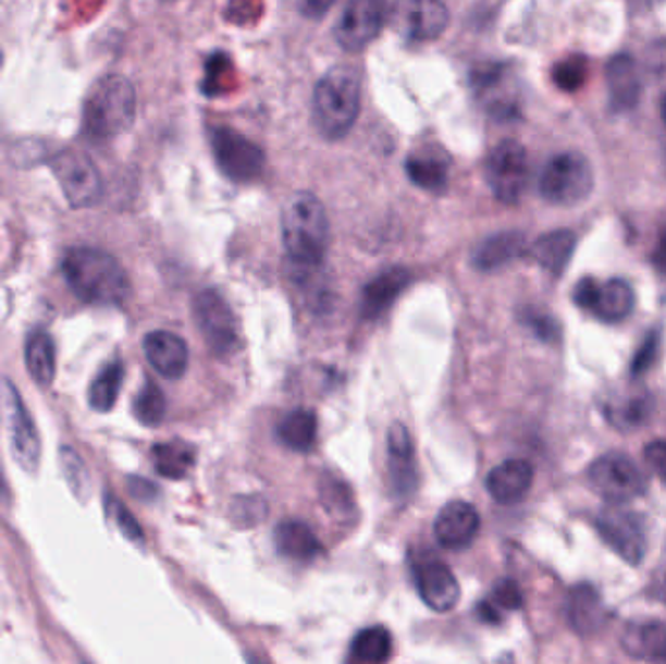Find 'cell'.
<instances>
[{
	"label": "cell",
	"mask_w": 666,
	"mask_h": 664,
	"mask_svg": "<svg viewBox=\"0 0 666 664\" xmlns=\"http://www.w3.org/2000/svg\"><path fill=\"white\" fill-rule=\"evenodd\" d=\"M131 493L135 497L150 499L157 495V488L150 483V481L143 480V478H131L130 480Z\"/></svg>",
	"instance_id": "cell-45"
},
{
	"label": "cell",
	"mask_w": 666,
	"mask_h": 664,
	"mask_svg": "<svg viewBox=\"0 0 666 664\" xmlns=\"http://www.w3.org/2000/svg\"><path fill=\"white\" fill-rule=\"evenodd\" d=\"M273 540L279 554L293 562H312L322 554V544L314 530L300 520H283L275 528Z\"/></svg>",
	"instance_id": "cell-25"
},
{
	"label": "cell",
	"mask_w": 666,
	"mask_h": 664,
	"mask_svg": "<svg viewBox=\"0 0 666 664\" xmlns=\"http://www.w3.org/2000/svg\"><path fill=\"white\" fill-rule=\"evenodd\" d=\"M143 349L150 367L157 370L160 377L170 380L184 377L189 365V349L176 333L164 330L150 332L143 342Z\"/></svg>",
	"instance_id": "cell-17"
},
{
	"label": "cell",
	"mask_w": 666,
	"mask_h": 664,
	"mask_svg": "<svg viewBox=\"0 0 666 664\" xmlns=\"http://www.w3.org/2000/svg\"><path fill=\"white\" fill-rule=\"evenodd\" d=\"M133 416L147 427H157L166 416V397L152 380H147L140 388L139 394L135 396Z\"/></svg>",
	"instance_id": "cell-34"
},
{
	"label": "cell",
	"mask_w": 666,
	"mask_h": 664,
	"mask_svg": "<svg viewBox=\"0 0 666 664\" xmlns=\"http://www.w3.org/2000/svg\"><path fill=\"white\" fill-rule=\"evenodd\" d=\"M596 293H599V283H596L594 279H581V281L577 283V286H575V305L579 306V308H583V310H589V312H591L592 303H594V298H596Z\"/></svg>",
	"instance_id": "cell-43"
},
{
	"label": "cell",
	"mask_w": 666,
	"mask_h": 664,
	"mask_svg": "<svg viewBox=\"0 0 666 664\" xmlns=\"http://www.w3.org/2000/svg\"><path fill=\"white\" fill-rule=\"evenodd\" d=\"M490 602L503 610H518L522 606V592L513 579H501L493 589Z\"/></svg>",
	"instance_id": "cell-38"
},
{
	"label": "cell",
	"mask_w": 666,
	"mask_h": 664,
	"mask_svg": "<svg viewBox=\"0 0 666 664\" xmlns=\"http://www.w3.org/2000/svg\"><path fill=\"white\" fill-rule=\"evenodd\" d=\"M636 308V293L624 279H610L599 285V293L592 303L591 312L601 322L620 323Z\"/></svg>",
	"instance_id": "cell-27"
},
{
	"label": "cell",
	"mask_w": 666,
	"mask_h": 664,
	"mask_svg": "<svg viewBox=\"0 0 666 664\" xmlns=\"http://www.w3.org/2000/svg\"><path fill=\"white\" fill-rule=\"evenodd\" d=\"M594 187V172L587 158L577 152L555 155L542 168L538 180L540 195L547 204L575 207L589 199Z\"/></svg>",
	"instance_id": "cell-5"
},
{
	"label": "cell",
	"mask_w": 666,
	"mask_h": 664,
	"mask_svg": "<svg viewBox=\"0 0 666 664\" xmlns=\"http://www.w3.org/2000/svg\"><path fill=\"white\" fill-rule=\"evenodd\" d=\"M651 592H653L655 599L666 604V548L665 552H663V557H661V562H658L657 571L653 575Z\"/></svg>",
	"instance_id": "cell-44"
},
{
	"label": "cell",
	"mask_w": 666,
	"mask_h": 664,
	"mask_svg": "<svg viewBox=\"0 0 666 664\" xmlns=\"http://www.w3.org/2000/svg\"><path fill=\"white\" fill-rule=\"evenodd\" d=\"M384 12L379 2L359 0L351 2L343 10L335 24V39L347 51H361L374 41L382 29Z\"/></svg>",
	"instance_id": "cell-13"
},
{
	"label": "cell",
	"mask_w": 666,
	"mask_h": 664,
	"mask_svg": "<svg viewBox=\"0 0 666 664\" xmlns=\"http://www.w3.org/2000/svg\"><path fill=\"white\" fill-rule=\"evenodd\" d=\"M0 396H2V406L7 414L12 456L18 462L22 470L34 474L41 460V441H39L36 423L22 402L18 388L14 386L9 379L0 382Z\"/></svg>",
	"instance_id": "cell-8"
},
{
	"label": "cell",
	"mask_w": 666,
	"mask_h": 664,
	"mask_svg": "<svg viewBox=\"0 0 666 664\" xmlns=\"http://www.w3.org/2000/svg\"><path fill=\"white\" fill-rule=\"evenodd\" d=\"M589 76V61L583 56H571L559 61L552 71V78L565 93H577Z\"/></svg>",
	"instance_id": "cell-35"
},
{
	"label": "cell",
	"mask_w": 666,
	"mask_h": 664,
	"mask_svg": "<svg viewBox=\"0 0 666 664\" xmlns=\"http://www.w3.org/2000/svg\"><path fill=\"white\" fill-rule=\"evenodd\" d=\"M155 470L168 480H184L195 464V448L182 441L160 443L152 448Z\"/></svg>",
	"instance_id": "cell-31"
},
{
	"label": "cell",
	"mask_w": 666,
	"mask_h": 664,
	"mask_svg": "<svg viewBox=\"0 0 666 664\" xmlns=\"http://www.w3.org/2000/svg\"><path fill=\"white\" fill-rule=\"evenodd\" d=\"M589 480L599 495L610 505H624L633 499L641 497L648 490L645 476L641 474L636 462L621 453H608L592 462L589 468Z\"/></svg>",
	"instance_id": "cell-6"
},
{
	"label": "cell",
	"mask_w": 666,
	"mask_h": 664,
	"mask_svg": "<svg viewBox=\"0 0 666 664\" xmlns=\"http://www.w3.org/2000/svg\"><path fill=\"white\" fill-rule=\"evenodd\" d=\"M388 485L392 495L404 501L417 488L416 453L406 425L394 423L388 433Z\"/></svg>",
	"instance_id": "cell-16"
},
{
	"label": "cell",
	"mask_w": 666,
	"mask_h": 664,
	"mask_svg": "<svg viewBox=\"0 0 666 664\" xmlns=\"http://www.w3.org/2000/svg\"><path fill=\"white\" fill-rule=\"evenodd\" d=\"M649 411H651V402L648 397L638 396L618 407L612 419H614V423H618L620 427H639L648 419Z\"/></svg>",
	"instance_id": "cell-37"
},
{
	"label": "cell",
	"mask_w": 666,
	"mask_h": 664,
	"mask_svg": "<svg viewBox=\"0 0 666 664\" xmlns=\"http://www.w3.org/2000/svg\"><path fill=\"white\" fill-rule=\"evenodd\" d=\"M66 201L74 209L92 207L102 197V175L90 158L81 150L65 148L49 162Z\"/></svg>",
	"instance_id": "cell-7"
},
{
	"label": "cell",
	"mask_w": 666,
	"mask_h": 664,
	"mask_svg": "<svg viewBox=\"0 0 666 664\" xmlns=\"http://www.w3.org/2000/svg\"><path fill=\"white\" fill-rule=\"evenodd\" d=\"M565 614L569 626L579 636H594L608 622V610L599 591L589 582H581L571 589L565 602Z\"/></svg>",
	"instance_id": "cell-18"
},
{
	"label": "cell",
	"mask_w": 666,
	"mask_h": 664,
	"mask_svg": "<svg viewBox=\"0 0 666 664\" xmlns=\"http://www.w3.org/2000/svg\"><path fill=\"white\" fill-rule=\"evenodd\" d=\"M211 148L222 174L232 182H251L266 167L263 150L231 127L211 131Z\"/></svg>",
	"instance_id": "cell-11"
},
{
	"label": "cell",
	"mask_w": 666,
	"mask_h": 664,
	"mask_svg": "<svg viewBox=\"0 0 666 664\" xmlns=\"http://www.w3.org/2000/svg\"><path fill=\"white\" fill-rule=\"evenodd\" d=\"M433 532L444 550H464L480 532V515L468 501H451L439 511Z\"/></svg>",
	"instance_id": "cell-15"
},
{
	"label": "cell",
	"mask_w": 666,
	"mask_h": 664,
	"mask_svg": "<svg viewBox=\"0 0 666 664\" xmlns=\"http://www.w3.org/2000/svg\"><path fill=\"white\" fill-rule=\"evenodd\" d=\"M137 113V94L121 74H108L94 84L83 106V133L94 143L120 137Z\"/></svg>",
	"instance_id": "cell-3"
},
{
	"label": "cell",
	"mask_w": 666,
	"mask_h": 664,
	"mask_svg": "<svg viewBox=\"0 0 666 664\" xmlns=\"http://www.w3.org/2000/svg\"><path fill=\"white\" fill-rule=\"evenodd\" d=\"M534 481V468L527 460H505L488 474L485 488L493 501L501 505H515L527 497Z\"/></svg>",
	"instance_id": "cell-19"
},
{
	"label": "cell",
	"mask_w": 666,
	"mask_h": 664,
	"mask_svg": "<svg viewBox=\"0 0 666 664\" xmlns=\"http://www.w3.org/2000/svg\"><path fill=\"white\" fill-rule=\"evenodd\" d=\"M525 323L534 332L538 340H542V342H555L557 335H559V330H557V323H555L554 318H552V316L542 315V312H536V310H528V312H525Z\"/></svg>",
	"instance_id": "cell-41"
},
{
	"label": "cell",
	"mask_w": 666,
	"mask_h": 664,
	"mask_svg": "<svg viewBox=\"0 0 666 664\" xmlns=\"http://www.w3.org/2000/svg\"><path fill=\"white\" fill-rule=\"evenodd\" d=\"M108 507H110L111 513H113V518H115V522H118L121 534L125 536L131 542H137V544L143 542V530H140L139 522L135 520V517L131 515L130 511L123 507L120 501H115V499H110V501H108Z\"/></svg>",
	"instance_id": "cell-39"
},
{
	"label": "cell",
	"mask_w": 666,
	"mask_h": 664,
	"mask_svg": "<svg viewBox=\"0 0 666 664\" xmlns=\"http://www.w3.org/2000/svg\"><path fill=\"white\" fill-rule=\"evenodd\" d=\"M658 349V333L649 332L648 337L641 343L636 357L631 360V374L641 377L645 370L651 369V365L655 362Z\"/></svg>",
	"instance_id": "cell-40"
},
{
	"label": "cell",
	"mask_w": 666,
	"mask_h": 664,
	"mask_svg": "<svg viewBox=\"0 0 666 664\" xmlns=\"http://www.w3.org/2000/svg\"><path fill=\"white\" fill-rule=\"evenodd\" d=\"M123 377H125V369L121 360H111L110 365H106L88 390L90 407L100 414L110 411L120 397Z\"/></svg>",
	"instance_id": "cell-33"
},
{
	"label": "cell",
	"mask_w": 666,
	"mask_h": 664,
	"mask_svg": "<svg viewBox=\"0 0 666 664\" xmlns=\"http://www.w3.org/2000/svg\"><path fill=\"white\" fill-rule=\"evenodd\" d=\"M406 174L417 187L441 194L448 184V158L443 152L423 148L407 157Z\"/></svg>",
	"instance_id": "cell-28"
},
{
	"label": "cell",
	"mask_w": 666,
	"mask_h": 664,
	"mask_svg": "<svg viewBox=\"0 0 666 664\" xmlns=\"http://www.w3.org/2000/svg\"><path fill=\"white\" fill-rule=\"evenodd\" d=\"M404 29L414 41H431L444 34L448 26V9L435 0H421L406 4L404 10Z\"/></svg>",
	"instance_id": "cell-24"
},
{
	"label": "cell",
	"mask_w": 666,
	"mask_h": 664,
	"mask_svg": "<svg viewBox=\"0 0 666 664\" xmlns=\"http://www.w3.org/2000/svg\"><path fill=\"white\" fill-rule=\"evenodd\" d=\"M485 177L501 204H517L528 184L527 148L518 140H501L497 147L491 148Z\"/></svg>",
	"instance_id": "cell-9"
},
{
	"label": "cell",
	"mask_w": 666,
	"mask_h": 664,
	"mask_svg": "<svg viewBox=\"0 0 666 664\" xmlns=\"http://www.w3.org/2000/svg\"><path fill=\"white\" fill-rule=\"evenodd\" d=\"M392 655V636L382 626L359 631L351 643L353 663L386 664Z\"/></svg>",
	"instance_id": "cell-32"
},
{
	"label": "cell",
	"mask_w": 666,
	"mask_h": 664,
	"mask_svg": "<svg viewBox=\"0 0 666 664\" xmlns=\"http://www.w3.org/2000/svg\"><path fill=\"white\" fill-rule=\"evenodd\" d=\"M528 254L527 238L520 232H497L473 249L472 261L480 271H495Z\"/></svg>",
	"instance_id": "cell-22"
},
{
	"label": "cell",
	"mask_w": 666,
	"mask_h": 664,
	"mask_svg": "<svg viewBox=\"0 0 666 664\" xmlns=\"http://www.w3.org/2000/svg\"><path fill=\"white\" fill-rule=\"evenodd\" d=\"M195 322L203 333L207 345L219 357L231 355L238 347V323L232 315V308L221 293L213 288L201 291L194 300Z\"/></svg>",
	"instance_id": "cell-12"
},
{
	"label": "cell",
	"mask_w": 666,
	"mask_h": 664,
	"mask_svg": "<svg viewBox=\"0 0 666 664\" xmlns=\"http://www.w3.org/2000/svg\"><path fill=\"white\" fill-rule=\"evenodd\" d=\"M645 462L658 480L666 483V441H653L645 446Z\"/></svg>",
	"instance_id": "cell-42"
},
{
	"label": "cell",
	"mask_w": 666,
	"mask_h": 664,
	"mask_svg": "<svg viewBox=\"0 0 666 664\" xmlns=\"http://www.w3.org/2000/svg\"><path fill=\"white\" fill-rule=\"evenodd\" d=\"M278 436L291 451L308 453L318 436V419L310 409H295L281 419Z\"/></svg>",
	"instance_id": "cell-30"
},
{
	"label": "cell",
	"mask_w": 666,
	"mask_h": 664,
	"mask_svg": "<svg viewBox=\"0 0 666 664\" xmlns=\"http://www.w3.org/2000/svg\"><path fill=\"white\" fill-rule=\"evenodd\" d=\"M596 530L612 552L629 565H639L648 554L645 522L629 508L621 505L602 508L596 517Z\"/></svg>",
	"instance_id": "cell-10"
},
{
	"label": "cell",
	"mask_w": 666,
	"mask_h": 664,
	"mask_svg": "<svg viewBox=\"0 0 666 664\" xmlns=\"http://www.w3.org/2000/svg\"><path fill=\"white\" fill-rule=\"evenodd\" d=\"M606 86L610 94V106L616 111H631L639 102L641 96V78H639L638 63L633 57H612L606 65Z\"/></svg>",
	"instance_id": "cell-21"
},
{
	"label": "cell",
	"mask_w": 666,
	"mask_h": 664,
	"mask_svg": "<svg viewBox=\"0 0 666 664\" xmlns=\"http://www.w3.org/2000/svg\"><path fill=\"white\" fill-rule=\"evenodd\" d=\"M409 285V271L404 268L384 269L377 278L370 279L367 285L362 286L361 315L365 318H379L394 305L404 288Z\"/></svg>",
	"instance_id": "cell-20"
},
{
	"label": "cell",
	"mask_w": 666,
	"mask_h": 664,
	"mask_svg": "<svg viewBox=\"0 0 666 664\" xmlns=\"http://www.w3.org/2000/svg\"><path fill=\"white\" fill-rule=\"evenodd\" d=\"M248 664H263V661L258 655H248Z\"/></svg>",
	"instance_id": "cell-48"
},
{
	"label": "cell",
	"mask_w": 666,
	"mask_h": 664,
	"mask_svg": "<svg viewBox=\"0 0 666 664\" xmlns=\"http://www.w3.org/2000/svg\"><path fill=\"white\" fill-rule=\"evenodd\" d=\"M661 118H663V123H665L666 127V94L663 96V100H661Z\"/></svg>",
	"instance_id": "cell-47"
},
{
	"label": "cell",
	"mask_w": 666,
	"mask_h": 664,
	"mask_svg": "<svg viewBox=\"0 0 666 664\" xmlns=\"http://www.w3.org/2000/svg\"><path fill=\"white\" fill-rule=\"evenodd\" d=\"M2 61H4V57H2V49H0V69H2Z\"/></svg>",
	"instance_id": "cell-49"
},
{
	"label": "cell",
	"mask_w": 666,
	"mask_h": 664,
	"mask_svg": "<svg viewBox=\"0 0 666 664\" xmlns=\"http://www.w3.org/2000/svg\"><path fill=\"white\" fill-rule=\"evenodd\" d=\"M61 269L66 285L88 305L118 306L130 298V275L108 251L96 248L69 249Z\"/></svg>",
	"instance_id": "cell-1"
},
{
	"label": "cell",
	"mask_w": 666,
	"mask_h": 664,
	"mask_svg": "<svg viewBox=\"0 0 666 664\" xmlns=\"http://www.w3.org/2000/svg\"><path fill=\"white\" fill-rule=\"evenodd\" d=\"M653 261H655V266H657L663 273H666V234L658 242L657 251H655V256H653Z\"/></svg>",
	"instance_id": "cell-46"
},
{
	"label": "cell",
	"mask_w": 666,
	"mask_h": 664,
	"mask_svg": "<svg viewBox=\"0 0 666 664\" xmlns=\"http://www.w3.org/2000/svg\"><path fill=\"white\" fill-rule=\"evenodd\" d=\"M61 468L65 474L66 483L74 493V497H86V493L90 490V480H88V471L84 466L83 458L74 453L73 448H63L61 451Z\"/></svg>",
	"instance_id": "cell-36"
},
{
	"label": "cell",
	"mask_w": 666,
	"mask_h": 664,
	"mask_svg": "<svg viewBox=\"0 0 666 664\" xmlns=\"http://www.w3.org/2000/svg\"><path fill=\"white\" fill-rule=\"evenodd\" d=\"M281 231L287 258L296 269H314L330 246V221L324 205L308 192L291 195L283 207Z\"/></svg>",
	"instance_id": "cell-2"
},
{
	"label": "cell",
	"mask_w": 666,
	"mask_h": 664,
	"mask_svg": "<svg viewBox=\"0 0 666 664\" xmlns=\"http://www.w3.org/2000/svg\"><path fill=\"white\" fill-rule=\"evenodd\" d=\"M414 581L421 600L433 612H451L460 600V585L454 573L436 560L417 563L414 569Z\"/></svg>",
	"instance_id": "cell-14"
},
{
	"label": "cell",
	"mask_w": 666,
	"mask_h": 664,
	"mask_svg": "<svg viewBox=\"0 0 666 664\" xmlns=\"http://www.w3.org/2000/svg\"><path fill=\"white\" fill-rule=\"evenodd\" d=\"M361 111V76L351 66H333L318 81L312 98L316 127L328 139H342Z\"/></svg>",
	"instance_id": "cell-4"
},
{
	"label": "cell",
	"mask_w": 666,
	"mask_h": 664,
	"mask_svg": "<svg viewBox=\"0 0 666 664\" xmlns=\"http://www.w3.org/2000/svg\"><path fill=\"white\" fill-rule=\"evenodd\" d=\"M626 653L639 661L666 664V624L663 622H638L631 624L621 637Z\"/></svg>",
	"instance_id": "cell-23"
},
{
	"label": "cell",
	"mask_w": 666,
	"mask_h": 664,
	"mask_svg": "<svg viewBox=\"0 0 666 664\" xmlns=\"http://www.w3.org/2000/svg\"><path fill=\"white\" fill-rule=\"evenodd\" d=\"M575 246H577L575 232L564 229V231L547 232L544 236H540L528 248V254L540 268L546 269L547 273L562 275L574 258Z\"/></svg>",
	"instance_id": "cell-26"
},
{
	"label": "cell",
	"mask_w": 666,
	"mask_h": 664,
	"mask_svg": "<svg viewBox=\"0 0 666 664\" xmlns=\"http://www.w3.org/2000/svg\"><path fill=\"white\" fill-rule=\"evenodd\" d=\"M26 367L37 386L49 388L53 384L57 370L55 343L44 330L29 333L26 342Z\"/></svg>",
	"instance_id": "cell-29"
}]
</instances>
